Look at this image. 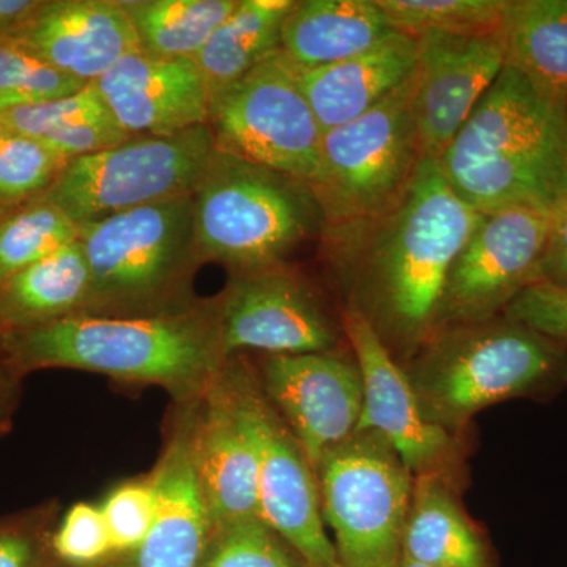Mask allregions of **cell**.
<instances>
[{"instance_id":"7402d4cb","label":"cell","mask_w":567,"mask_h":567,"mask_svg":"<svg viewBox=\"0 0 567 567\" xmlns=\"http://www.w3.org/2000/svg\"><path fill=\"white\" fill-rule=\"evenodd\" d=\"M394 32L377 0H293L279 50L298 69H317L363 54Z\"/></svg>"},{"instance_id":"44dd1931","label":"cell","mask_w":567,"mask_h":567,"mask_svg":"<svg viewBox=\"0 0 567 567\" xmlns=\"http://www.w3.org/2000/svg\"><path fill=\"white\" fill-rule=\"evenodd\" d=\"M417 39L394 32L363 54L317 69H298L301 91L324 132L371 111L412 78Z\"/></svg>"},{"instance_id":"d4e9b609","label":"cell","mask_w":567,"mask_h":567,"mask_svg":"<svg viewBox=\"0 0 567 567\" xmlns=\"http://www.w3.org/2000/svg\"><path fill=\"white\" fill-rule=\"evenodd\" d=\"M293 0H238L193 59L210 96L244 78L281 47L284 20Z\"/></svg>"},{"instance_id":"e0dca14e","label":"cell","mask_w":567,"mask_h":567,"mask_svg":"<svg viewBox=\"0 0 567 567\" xmlns=\"http://www.w3.org/2000/svg\"><path fill=\"white\" fill-rule=\"evenodd\" d=\"M177 405L169 439L151 475L156 492L151 532L140 547L103 567H199L207 550L215 524L197 475L188 406Z\"/></svg>"},{"instance_id":"ac0fdd59","label":"cell","mask_w":567,"mask_h":567,"mask_svg":"<svg viewBox=\"0 0 567 567\" xmlns=\"http://www.w3.org/2000/svg\"><path fill=\"white\" fill-rule=\"evenodd\" d=\"M260 447L257 517L292 548L306 567H341L323 522L315 468L265 395L260 404Z\"/></svg>"},{"instance_id":"d6986e66","label":"cell","mask_w":567,"mask_h":567,"mask_svg":"<svg viewBox=\"0 0 567 567\" xmlns=\"http://www.w3.org/2000/svg\"><path fill=\"white\" fill-rule=\"evenodd\" d=\"M93 84L130 136H171L207 125L210 92L192 59L132 52Z\"/></svg>"},{"instance_id":"7bdbcfd3","label":"cell","mask_w":567,"mask_h":567,"mask_svg":"<svg viewBox=\"0 0 567 567\" xmlns=\"http://www.w3.org/2000/svg\"><path fill=\"white\" fill-rule=\"evenodd\" d=\"M50 567H78V566L63 565V563L58 561V559L52 557V561H51Z\"/></svg>"},{"instance_id":"ba28073f","label":"cell","mask_w":567,"mask_h":567,"mask_svg":"<svg viewBox=\"0 0 567 567\" xmlns=\"http://www.w3.org/2000/svg\"><path fill=\"white\" fill-rule=\"evenodd\" d=\"M316 477L339 566H398L415 476L394 447L375 432L354 431L324 454Z\"/></svg>"},{"instance_id":"f546056e","label":"cell","mask_w":567,"mask_h":567,"mask_svg":"<svg viewBox=\"0 0 567 567\" xmlns=\"http://www.w3.org/2000/svg\"><path fill=\"white\" fill-rule=\"evenodd\" d=\"M69 159L43 141L24 134H0V215L47 194Z\"/></svg>"},{"instance_id":"9c48e42d","label":"cell","mask_w":567,"mask_h":567,"mask_svg":"<svg viewBox=\"0 0 567 567\" xmlns=\"http://www.w3.org/2000/svg\"><path fill=\"white\" fill-rule=\"evenodd\" d=\"M208 125L171 136H134L71 159L47 194L78 226L192 197L215 155Z\"/></svg>"},{"instance_id":"f1b7e54d","label":"cell","mask_w":567,"mask_h":567,"mask_svg":"<svg viewBox=\"0 0 567 567\" xmlns=\"http://www.w3.org/2000/svg\"><path fill=\"white\" fill-rule=\"evenodd\" d=\"M395 32L491 35L499 33L509 0H377Z\"/></svg>"},{"instance_id":"f35d334b","label":"cell","mask_w":567,"mask_h":567,"mask_svg":"<svg viewBox=\"0 0 567 567\" xmlns=\"http://www.w3.org/2000/svg\"><path fill=\"white\" fill-rule=\"evenodd\" d=\"M539 282L567 289V203L550 216Z\"/></svg>"},{"instance_id":"ffe728a7","label":"cell","mask_w":567,"mask_h":567,"mask_svg":"<svg viewBox=\"0 0 567 567\" xmlns=\"http://www.w3.org/2000/svg\"><path fill=\"white\" fill-rule=\"evenodd\" d=\"M20 41L84 84L140 51L122 0H43Z\"/></svg>"},{"instance_id":"8992f818","label":"cell","mask_w":567,"mask_h":567,"mask_svg":"<svg viewBox=\"0 0 567 567\" xmlns=\"http://www.w3.org/2000/svg\"><path fill=\"white\" fill-rule=\"evenodd\" d=\"M194 234L205 262L230 275L287 264L322 237L323 215L308 183L216 148L193 194Z\"/></svg>"},{"instance_id":"52a82bcc","label":"cell","mask_w":567,"mask_h":567,"mask_svg":"<svg viewBox=\"0 0 567 567\" xmlns=\"http://www.w3.org/2000/svg\"><path fill=\"white\" fill-rule=\"evenodd\" d=\"M412 85L410 78L371 111L323 133L319 167L309 185L322 210L323 230L371 221L404 196L423 163Z\"/></svg>"},{"instance_id":"5b68a950","label":"cell","mask_w":567,"mask_h":567,"mask_svg":"<svg viewBox=\"0 0 567 567\" xmlns=\"http://www.w3.org/2000/svg\"><path fill=\"white\" fill-rule=\"evenodd\" d=\"M78 238L91 270L81 316H166L199 303L193 281L204 260L194 234L193 196L84 224Z\"/></svg>"},{"instance_id":"8fae6325","label":"cell","mask_w":567,"mask_h":567,"mask_svg":"<svg viewBox=\"0 0 567 567\" xmlns=\"http://www.w3.org/2000/svg\"><path fill=\"white\" fill-rule=\"evenodd\" d=\"M262 390L244 354L230 357L200 398L183 402L194 458L215 528L257 517Z\"/></svg>"},{"instance_id":"e575fe53","label":"cell","mask_w":567,"mask_h":567,"mask_svg":"<svg viewBox=\"0 0 567 567\" xmlns=\"http://www.w3.org/2000/svg\"><path fill=\"white\" fill-rule=\"evenodd\" d=\"M100 507L110 532L112 558L130 554L144 543L155 518L156 492L152 477L121 484Z\"/></svg>"},{"instance_id":"2e32d148","label":"cell","mask_w":567,"mask_h":567,"mask_svg":"<svg viewBox=\"0 0 567 567\" xmlns=\"http://www.w3.org/2000/svg\"><path fill=\"white\" fill-rule=\"evenodd\" d=\"M412 114L423 159L439 162L505 66L502 35L417 37Z\"/></svg>"},{"instance_id":"603a6c76","label":"cell","mask_w":567,"mask_h":567,"mask_svg":"<svg viewBox=\"0 0 567 567\" xmlns=\"http://www.w3.org/2000/svg\"><path fill=\"white\" fill-rule=\"evenodd\" d=\"M402 557L425 567H496L486 535L465 513L453 477L415 476Z\"/></svg>"},{"instance_id":"d590c367","label":"cell","mask_w":567,"mask_h":567,"mask_svg":"<svg viewBox=\"0 0 567 567\" xmlns=\"http://www.w3.org/2000/svg\"><path fill=\"white\" fill-rule=\"evenodd\" d=\"M50 513L0 520V567H50Z\"/></svg>"},{"instance_id":"4dcf8cb0","label":"cell","mask_w":567,"mask_h":567,"mask_svg":"<svg viewBox=\"0 0 567 567\" xmlns=\"http://www.w3.org/2000/svg\"><path fill=\"white\" fill-rule=\"evenodd\" d=\"M20 40L0 43V112L61 99L85 87Z\"/></svg>"},{"instance_id":"277c9868","label":"cell","mask_w":567,"mask_h":567,"mask_svg":"<svg viewBox=\"0 0 567 567\" xmlns=\"http://www.w3.org/2000/svg\"><path fill=\"white\" fill-rule=\"evenodd\" d=\"M404 371L424 416L457 435L476 413L567 383V347L506 316L432 331Z\"/></svg>"},{"instance_id":"6da1fadb","label":"cell","mask_w":567,"mask_h":567,"mask_svg":"<svg viewBox=\"0 0 567 567\" xmlns=\"http://www.w3.org/2000/svg\"><path fill=\"white\" fill-rule=\"evenodd\" d=\"M483 213L423 159L404 196L383 215L322 233L324 259L341 279L347 308L374 328L395 360L434 331L451 265Z\"/></svg>"},{"instance_id":"484cf974","label":"cell","mask_w":567,"mask_h":567,"mask_svg":"<svg viewBox=\"0 0 567 567\" xmlns=\"http://www.w3.org/2000/svg\"><path fill=\"white\" fill-rule=\"evenodd\" d=\"M499 35L505 65L567 99V0H509Z\"/></svg>"},{"instance_id":"5bb4252c","label":"cell","mask_w":567,"mask_h":567,"mask_svg":"<svg viewBox=\"0 0 567 567\" xmlns=\"http://www.w3.org/2000/svg\"><path fill=\"white\" fill-rule=\"evenodd\" d=\"M268 404L292 432L312 468L354 434L363 380L352 357L333 352L265 354L256 368Z\"/></svg>"},{"instance_id":"836d02e7","label":"cell","mask_w":567,"mask_h":567,"mask_svg":"<svg viewBox=\"0 0 567 567\" xmlns=\"http://www.w3.org/2000/svg\"><path fill=\"white\" fill-rule=\"evenodd\" d=\"M52 557L63 565L103 567L114 555L102 507L76 503L66 511L50 540Z\"/></svg>"},{"instance_id":"ee69618b","label":"cell","mask_w":567,"mask_h":567,"mask_svg":"<svg viewBox=\"0 0 567 567\" xmlns=\"http://www.w3.org/2000/svg\"><path fill=\"white\" fill-rule=\"evenodd\" d=\"M6 132V125H3L2 114H0V134Z\"/></svg>"},{"instance_id":"7c38bea8","label":"cell","mask_w":567,"mask_h":567,"mask_svg":"<svg viewBox=\"0 0 567 567\" xmlns=\"http://www.w3.org/2000/svg\"><path fill=\"white\" fill-rule=\"evenodd\" d=\"M550 215L527 208L483 213L451 265L434 331L505 315L527 287L539 282Z\"/></svg>"},{"instance_id":"1f68e13d","label":"cell","mask_w":567,"mask_h":567,"mask_svg":"<svg viewBox=\"0 0 567 567\" xmlns=\"http://www.w3.org/2000/svg\"><path fill=\"white\" fill-rule=\"evenodd\" d=\"M199 567H306L259 517L215 528Z\"/></svg>"},{"instance_id":"d6a6232c","label":"cell","mask_w":567,"mask_h":567,"mask_svg":"<svg viewBox=\"0 0 567 567\" xmlns=\"http://www.w3.org/2000/svg\"><path fill=\"white\" fill-rule=\"evenodd\" d=\"M0 114L7 132L24 134L35 140H44L78 123L111 115L93 82L71 95L13 107Z\"/></svg>"},{"instance_id":"8d00e7d4","label":"cell","mask_w":567,"mask_h":567,"mask_svg":"<svg viewBox=\"0 0 567 567\" xmlns=\"http://www.w3.org/2000/svg\"><path fill=\"white\" fill-rule=\"evenodd\" d=\"M503 316L567 347V289L533 284L511 301Z\"/></svg>"},{"instance_id":"7a4b0ae2","label":"cell","mask_w":567,"mask_h":567,"mask_svg":"<svg viewBox=\"0 0 567 567\" xmlns=\"http://www.w3.org/2000/svg\"><path fill=\"white\" fill-rule=\"evenodd\" d=\"M0 352L13 375L78 369L162 386L177 404L200 398L229 360L215 298L175 315L73 316L25 330L0 331Z\"/></svg>"},{"instance_id":"b9f144b4","label":"cell","mask_w":567,"mask_h":567,"mask_svg":"<svg viewBox=\"0 0 567 567\" xmlns=\"http://www.w3.org/2000/svg\"><path fill=\"white\" fill-rule=\"evenodd\" d=\"M395 567H425L423 565H417V563L412 561V559L402 557L401 561L398 563V566Z\"/></svg>"},{"instance_id":"cb8c5ba5","label":"cell","mask_w":567,"mask_h":567,"mask_svg":"<svg viewBox=\"0 0 567 567\" xmlns=\"http://www.w3.org/2000/svg\"><path fill=\"white\" fill-rule=\"evenodd\" d=\"M89 293L91 270L78 238L0 286V331L84 315Z\"/></svg>"},{"instance_id":"60d3db41","label":"cell","mask_w":567,"mask_h":567,"mask_svg":"<svg viewBox=\"0 0 567 567\" xmlns=\"http://www.w3.org/2000/svg\"><path fill=\"white\" fill-rule=\"evenodd\" d=\"M11 375L9 368L6 365V361H3L2 352H0V406L6 404L7 399H9V382H7V375ZM2 415V412H0Z\"/></svg>"},{"instance_id":"ab89813d","label":"cell","mask_w":567,"mask_h":567,"mask_svg":"<svg viewBox=\"0 0 567 567\" xmlns=\"http://www.w3.org/2000/svg\"><path fill=\"white\" fill-rule=\"evenodd\" d=\"M43 0H0V43L20 40Z\"/></svg>"},{"instance_id":"3957f363","label":"cell","mask_w":567,"mask_h":567,"mask_svg":"<svg viewBox=\"0 0 567 567\" xmlns=\"http://www.w3.org/2000/svg\"><path fill=\"white\" fill-rule=\"evenodd\" d=\"M436 163L476 212L551 216L567 203V99L505 65Z\"/></svg>"},{"instance_id":"30bf717a","label":"cell","mask_w":567,"mask_h":567,"mask_svg":"<svg viewBox=\"0 0 567 567\" xmlns=\"http://www.w3.org/2000/svg\"><path fill=\"white\" fill-rule=\"evenodd\" d=\"M208 128L218 151L298 181H315L323 130L281 50L210 96Z\"/></svg>"},{"instance_id":"9a60e30c","label":"cell","mask_w":567,"mask_h":567,"mask_svg":"<svg viewBox=\"0 0 567 567\" xmlns=\"http://www.w3.org/2000/svg\"><path fill=\"white\" fill-rule=\"evenodd\" d=\"M341 327L363 380V410L357 431L383 436L413 476L442 473L453 477L458 456L456 435L424 416L404 365L357 309L346 306Z\"/></svg>"},{"instance_id":"83f0119b","label":"cell","mask_w":567,"mask_h":567,"mask_svg":"<svg viewBox=\"0 0 567 567\" xmlns=\"http://www.w3.org/2000/svg\"><path fill=\"white\" fill-rule=\"evenodd\" d=\"M80 237V226L44 196L0 215V286Z\"/></svg>"},{"instance_id":"4316f807","label":"cell","mask_w":567,"mask_h":567,"mask_svg":"<svg viewBox=\"0 0 567 567\" xmlns=\"http://www.w3.org/2000/svg\"><path fill=\"white\" fill-rule=\"evenodd\" d=\"M140 51L163 59H193L238 0H122Z\"/></svg>"},{"instance_id":"4fadbf2b","label":"cell","mask_w":567,"mask_h":567,"mask_svg":"<svg viewBox=\"0 0 567 567\" xmlns=\"http://www.w3.org/2000/svg\"><path fill=\"white\" fill-rule=\"evenodd\" d=\"M227 357L333 352L339 330L322 298L289 264L230 275L215 297Z\"/></svg>"},{"instance_id":"74e56055","label":"cell","mask_w":567,"mask_h":567,"mask_svg":"<svg viewBox=\"0 0 567 567\" xmlns=\"http://www.w3.org/2000/svg\"><path fill=\"white\" fill-rule=\"evenodd\" d=\"M132 137L128 133L123 132L112 115H106V117L78 123V125L40 141H43L51 151L71 162L81 156L107 151V148L115 147Z\"/></svg>"}]
</instances>
